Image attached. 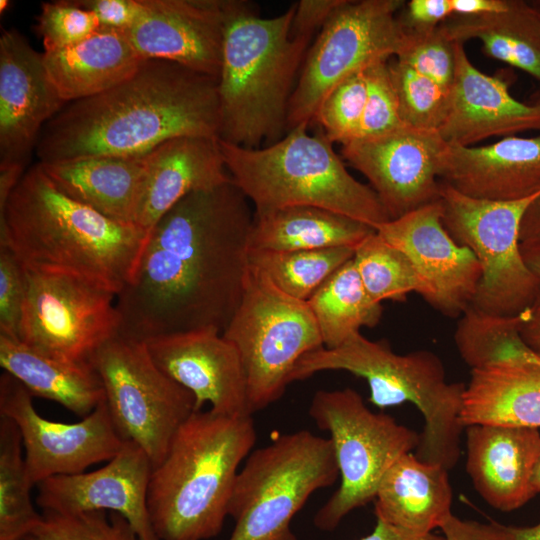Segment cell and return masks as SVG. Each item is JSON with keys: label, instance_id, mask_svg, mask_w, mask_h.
<instances>
[{"label": "cell", "instance_id": "6da1fadb", "mask_svg": "<svg viewBox=\"0 0 540 540\" xmlns=\"http://www.w3.org/2000/svg\"><path fill=\"white\" fill-rule=\"evenodd\" d=\"M253 221L233 181L178 201L149 232L133 281L116 297L119 334L145 342L205 328L222 333L242 297Z\"/></svg>", "mask_w": 540, "mask_h": 540}, {"label": "cell", "instance_id": "7a4b0ae2", "mask_svg": "<svg viewBox=\"0 0 540 540\" xmlns=\"http://www.w3.org/2000/svg\"><path fill=\"white\" fill-rule=\"evenodd\" d=\"M218 79L176 62L144 59L127 80L68 102L43 127L40 163L143 156L183 136L219 139Z\"/></svg>", "mask_w": 540, "mask_h": 540}, {"label": "cell", "instance_id": "3957f363", "mask_svg": "<svg viewBox=\"0 0 540 540\" xmlns=\"http://www.w3.org/2000/svg\"><path fill=\"white\" fill-rule=\"evenodd\" d=\"M148 236L64 194L38 162L0 211V242L25 268L79 276L116 295L133 281Z\"/></svg>", "mask_w": 540, "mask_h": 540}, {"label": "cell", "instance_id": "277c9868", "mask_svg": "<svg viewBox=\"0 0 540 540\" xmlns=\"http://www.w3.org/2000/svg\"><path fill=\"white\" fill-rule=\"evenodd\" d=\"M223 7L219 139L245 148L269 145L287 129L294 78L312 38L291 32L295 4L270 18L246 1L224 0Z\"/></svg>", "mask_w": 540, "mask_h": 540}, {"label": "cell", "instance_id": "5b68a950", "mask_svg": "<svg viewBox=\"0 0 540 540\" xmlns=\"http://www.w3.org/2000/svg\"><path fill=\"white\" fill-rule=\"evenodd\" d=\"M255 442L252 415H190L151 472L147 506L159 540H208L222 531L239 466Z\"/></svg>", "mask_w": 540, "mask_h": 540}, {"label": "cell", "instance_id": "8992f818", "mask_svg": "<svg viewBox=\"0 0 540 540\" xmlns=\"http://www.w3.org/2000/svg\"><path fill=\"white\" fill-rule=\"evenodd\" d=\"M327 370L364 378L370 388L369 401L379 408L405 402L415 405L424 419L415 456L449 471L457 464L466 385L447 381L438 355L429 350L397 354L388 342L372 341L357 332L338 347H322L302 356L290 383Z\"/></svg>", "mask_w": 540, "mask_h": 540}, {"label": "cell", "instance_id": "52a82bcc", "mask_svg": "<svg viewBox=\"0 0 540 540\" xmlns=\"http://www.w3.org/2000/svg\"><path fill=\"white\" fill-rule=\"evenodd\" d=\"M300 124L278 141L245 148L219 139L233 183L262 214L290 206L328 209L374 230L390 220L377 194L347 170L321 129Z\"/></svg>", "mask_w": 540, "mask_h": 540}, {"label": "cell", "instance_id": "ba28073f", "mask_svg": "<svg viewBox=\"0 0 540 540\" xmlns=\"http://www.w3.org/2000/svg\"><path fill=\"white\" fill-rule=\"evenodd\" d=\"M339 477L330 438L308 430L283 434L255 449L239 470L228 507V540H297L290 524L317 490Z\"/></svg>", "mask_w": 540, "mask_h": 540}, {"label": "cell", "instance_id": "9c48e42d", "mask_svg": "<svg viewBox=\"0 0 540 540\" xmlns=\"http://www.w3.org/2000/svg\"><path fill=\"white\" fill-rule=\"evenodd\" d=\"M309 416L329 432L341 477L313 518L317 529L333 531L350 512L374 501L386 472L417 448L420 434L386 413L372 412L351 388L316 391Z\"/></svg>", "mask_w": 540, "mask_h": 540}, {"label": "cell", "instance_id": "30bf717a", "mask_svg": "<svg viewBox=\"0 0 540 540\" xmlns=\"http://www.w3.org/2000/svg\"><path fill=\"white\" fill-rule=\"evenodd\" d=\"M222 335L239 352L252 415L281 398L302 356L324 347L307 302L283 293L250 264L240 303Z\"/></svg>", "mask_w": 540, "mask_h": 540}, {"label": "cell", "instance_id": "8fae6325", "mask_svg": "<svg viewBox=\"0 0 540 540\" xmlns=\"http://www.w3.org/2000/svg\"><path fill=\"white\" fill-rule=\"evenodd\" d=\"M538 193L517 201H491L466 196L441 181L443 224L457 243L474 253L481 265L473 308L513 316L530 308L535 301L540 280L522 256L520 224Z\"/></svg>", "mask_w": 540, "mask_h": 540}, {"label": "cell", "instance_id": "7c38bea8", "mask_svg": "<svg viewBox=\"0 0 540 540\" xmlns=\"http://www.w3.org/2000/svg\"><path fill=\"white\" fill-rule=\"evenodd\" d=\"M90 362L102 381L117 432L140 446L152 467L157 466L178 429L196 411L194 395L155 364L144 341L118 334Z\"/></svg>", "mask_w": 540, "mask_h": 540}, {"label": "cell", "instance_id": "4fadbf2b", "mask_svg": "<svg viewBox=\"0 0 540 540\" xmlns=\"http://www.w3.org/2000/svg\"><path fill=\"white\" fill-rule=\"evenodd\" d=\"M403 0H343L308 49L288 108L287 129L311 124L323 99L346 78L397 56L406 31Z\"/></svg>", "mask_w": 540, "mask_h": 540}, {"label": "cell", "instance_id": "5bb4252c", "mask_svg": "<svg viewBox=\"0 0 540 540\" xmlns=\"http://www.w3.org/2000/svg\"><path fill=\"white\" fill-rule=\"evenodd\" d=\"M24 269L23 343L50 358L85 363L120 333L112 291L79 276Z\"/></svg>", "mask_w": 540, "mask_h": 540}, {"label": "cell", "instance_id": "9a60e30c", "mask_svg": "<svg viewBox=\"0 0 540 540\" xmlns=\"http://www.w3.org/2000/svg\"><path fill=\"white\" fill-rule=\"evenodd\" d=\"M32 395L13 376H0V416L15 422L23 442L27 473L36 486L59 475L85 472L91 465L107 462L122 448L105 400L89 415L74 423L42 417Z\"/></svg>", "mask_w": 540, "mask_h": 540}, {"label": "cell", "instance_id": "2e32d148", "mask_svg": "<svg viewBox=\"0 0 540 540\" xmlns=\"http://www.w3.org/2000/svg\"><path fill=\"white\" fill-rule=\"evenodd\" d=\"M341 146L342 158L368 179L390 220L439 199L447 142L438 131L406 125Z\"/></svg>", "mask_w": 540, "mask_h": 540}, {"label": "cell", "instance_id": "e0dca14e", "mask_svg": "<svg viewBox=\"0 0 540 540\" xmlns=\"http://www.w3.org/2000/svg\"><path fill=\"white\" fill-rule=\"evenodd\" d=\"M440 199L379 225L375 231L412 262L427 288L425 301L443 315L472 304L482 269L474 253L446 230Z\"/></svg>", "mask_w": 540, "mask_h": 540}, {"label": "cell", "instance_id": "ac0fdd59", "mask_svg": "<svg viewBox=\"0 0 540 540\" xmlns=\"http://www.w3.org/2000/svg\"><path fill=\"white\" fill-rule=\"evenodd\" d=\"M152 468L145 451L125 441L120 451L97 470L54 476L38 483L36 503L42 512H115L130 523L140 540H159L147 506Z\"/></svg>", "mask_w": 540, "mask_h": 540}, {"label": "cell", "instance_id": "d6986e66", "mask_svg": "<svg viewBox=\"0 0 540 540\" xmlns=\"http://www.w3.org/2000/svg\"><path fill=\"white\" fill-rule=\"evenodd\" d=\"M66 102L37 52L16 29L0 36V166L26 167L45 124Z\"/></svg>", "mask_w": 540, "mask_h": 540}, {"label": "cell", "instance_id": "ffe728a7", "mask_svg": "<svg viewBox=\"0 0 540 540\" xmlns=\"http://www.w3.org/2000/svg\"><path fill=\"white\" fill-rule=\"evenodd\" d=\"M145 343L155 364L194 395L196 411L209 404L212 412L221 415H252L239 352L220 331H185Z\"/></svg>", "mask_w": 540, "mask_h": 540}, {"label": "cell", "instance_id": "44dd1931", "mask_svg": "<svg viewBox=\"0 0 540 540\" xmlns=\"http://www.w3.org/2000/svg\"><path fill=\"white\" fill-rule=\"evenodd\" d=\"M134 24L123 30L143 59H164L219 77L224 0H140Z\"/></svg>", "mask_w": 540, "mask_h": 540}, {"label": "cell", "instance_id": "7402d4cb", "mask_svg": "<svg viewBox=\"0 0 540 540\" xmlns=\"http://www.w3.org/2000/svg\"><path fill=\"white\" fill-rule=\"evenodd\" d=\"M455 71L446 117L438 132L452 144L473 146L491 137L540 131V108L512 96L504 78L480 71L464 43L455 42Z\"/></svg>", "mask_w": 540, "mask_h": 540}, {"label": "cell", "instance_id": "603a6c76", "mask_svg": "<svg viewBox=\"0 0 540 540\" xmlns=\"http://www.w3.org/2000/svg\"><path fill=\"white\" fill-rule=\"evenodd\" d=\"M466 471L491 507L514 511L537 494L532 477L540 454L537 428L474 424L466 429Z\"/></svg>", "mask_w": 540, "mask_h": 540}, {"label": "cell", "instance_id": "cb8c5ba5", "mask_svg": "<svg viewBox=\"0 0 540 540\" xmlns=\"http://www.w3.org/2000/svg\"><path fill=\"white\" fill-rule=\"evenodd\" d=\"M442 182L476 199L517 201L540 191V134L508 136L483 146L447 142Z\"/></svg>", "mask_w": 540, "mask_h": 540}, {"label": "cell", "instance_id": "d4e9b609", "mask_svg": "<svg viewBox=\"0 0 540 540\" xmlns=\"http://www.w3.org/2000/svg\"><path fill=\"white\" fill-rule=\"evenodd\" d=\"M219 139L183 136L145 155L135 224L148 233L183 197L232 182Z\"/></svg>", "mask_w": 540, "mask_h": 540}, {"label": "cell", "instance_id": "484cf974", "mask_svg": "<svg viewBox=\"0 0 540 540\" xmlns=\"http://www.w3.org/2000/svg\"><path fill=\"white\" fill-rule=\"evenodd\" d=\"M143 61L123 30L103 26L77 44L43 51L47 74L66 103L112 89Z\"/></svg>", "mask_w": 540, "mask_h": 540}, {"label": "cell", "instance_id": "4316f807", "mask_svg": "<svg viewBox=\"0 0 540 540\" xmlns=\"http://www.w3.org/2000/svg\"><path fill=\"white\" fill-rule=\"evenodd\" d=\"M449 470L401 456L382 478L374 499L376 519L418 534L432 533L452 514Z\"/></svg>", "mask_w": 540, "mask_h": 540}, {"label": "cell", "instance_id": "83f0119b", "mask_svg": "<svg viewBox=\"0 0 540 540\" xmlns=\"http://www.w3.org/2000/svg\"><path fill=\"white\" fill-rule=\"evenodd\" d=\"M38 163L54 185L70 198L109 219L135 224L145 155L94 156Z\"/></svg>", "mask_w": 540, "mask_h": 540}, {"label": "cell", "instance_id": "f1b7e54d", "mask_svg": "<svg viewBox=\"0 0 540 540\" xmlns=\"http://www.w3.org/2000/svg\"><path fill=\"white\" fill-rule=\"evenodd\" d=\"M461 422L540 428V363L508 362L471 370Z\"/></svg>", "mask_w": 540, "mask_h": 540}, {"label": "cell", "instance_id": "f546056e", "mask_svg": "<svg viewBox=\"0 0 540 540\" xmlns=\"http://www.w3.org/2000/svg\"><path fill=\"white\" fill-rule=\"evenodd\" d=\"M0 365L32 395L57 402L84 418L104 400L105 391L91 362L50 358L18 338L0 335Z\"/></svg>", "mask_w": 540, "mask_h": 540}, {"label": "cell", "instance_id": "4dcf8cb0", "mask_svg": "<svg viewBox=\"0 0 540 540\" xmlns=\"http://www.w3.org/2000/svg\"><path fill=\"white\" fill-rule=\"evenodd\" d=\"M374 231L346 215L315 206H290L255 214L249 250L299 251L356 248Z\"/></svg>", "mask_w": 540, "mask_h": 540}, {"label": "cell", "instance_id": "1f68e13d", "mask_svg": "<svg viewBox=\"0 0 540 540\" xmlns=\"http://www.w3.org/2000/svg\"><path fill=\"white\" fill-rule=\"evenodd\" d=\"M442 28L453 42L480 40L491 58L520 69L540 82V8L511 0L507 10L484 15H453Z\"/></svg>", "mask_w": 540, "mask_h": 540}, {"label": "cell", "instance_id": "d6a6232c", "mask_svg": "<svg viewBox=\"0 0 540 540\" xmlns=\"http://www.w3.org/2000/svg\"><path fill=\"white\" fill-rule=\"evenodd\" d=\"M325 348L341 345L362 327H375L383 313L367 293L353 258L335 271L306 301Z\"/></svg>", "mask_w": 540, "mask_h": 540}, {"label": "cell", "instance_id": "836d02e7", "mask_svg": "<svg viewBox=\"0 0 540 540\" xmlns=\"http://www.w3.org/2000/svg\"><path fill=\"white\" fill-rule=\"evenodd\" d=\"M528 309L518 315L503 316L470 306L461 315L454 341L471 370L508 362L540 363V353L530 348L521 334Z\"/></svg>", "mask_w": 540, "mask_h": 540}, {"label": "cell", "instance_id": "e575fe53", "mask_svg": "<svg viewBox=\"0 0 540 540\" xmlns=\"http://www.w3.org/2000/svg\"><path fill=\"white\" fill-rule=\"evenodd\" d=\"M32 487L20 431L14 421L0 416V540H24L40 523Z\"/></svg>", "mask_w": 540, "mask_h": 540}, {"label": "cell", "instance_id": "d590c367", "mask_svg": "<svg viewBox=\"0 0 540 540\" xmlns=\"http://www.w3.org/2000/svg\"><path fill=\"white\" fill-rule=\"evenodd\" d=\"M355 248L270 251L250 249L249 264L260 269L283 293L307 301L343 264Z\"/></svg>", "mask_w": 540, "mask_h": 540}, {"label": "cell", "instance_id": "8d00e7d4", "mask_svg": "<svg viewBox=\"0 0 540 540\" xmlns=\"http://www.w3.org/2000/svg\"><path fill=\"white\" fill-rule=\"evenodd\" d=\"M353 261L367 293L376 303L403 302L411 292L427 297V288L409 258L375 230L355 248Z\"/></svg>", "mask_w": 540, "mask_h": 540}, {"label": "cell", "instance_id": "74e56055", "mask_svg": "<svg viewBox=\"0 0 540 540\" xmlns=\"http://www.w3.org/2000/svg\"><path fill=\"white\" fill-rule=\"evenodd\" d=\"M388 66L404 124L438 131L447 114L450 90L396 58L389 59Z\"/></svg>", "mask_w": 540, "mask_h": 540}, {"label": "cell", "instance_id": "f35d334b", "mask_svg": "<svg viewBox=\"0 0 540 540\" xmlns=\"http://www.w3.org/2000/svg\"><path fill=\"white\" fill-rule=\"evenodd\" d=\"M41 514V521L32 534L41 540H140L130 523L115 512Z\"/></svg>", "mask_w": 540, "mask_h": 540}, {"label": "cell", "instance_id": "ab89813d", "mask_svg": "<svg viewBox=\"0 0 540 540\" xmlns=\"http://www.w3.org/2000/svg\"><path fill=\"white\" fill-rule=\"evenodd\" d=\"M366 69L333 88L315 114L313 122L333 143L342 145L359 136L367 98Z\"/></svg>", "mask_w": 540, "mask_h": 540}, {"label": "cell", "instance_id": "60d3db41", "mask_svg": "<svg viewBox=\"0 0 540 540\" xmlns=\"http://www.w3.org/2000/svg\"><path fill=\"white\" fill-rule=\"evenodd\" d=\"M398 61L450 90L455 71L452 40L442 26L427 30H406Z\"/></svg>", "mask_w": 540, "mask_h": 540}, {"label": "cell", "instance_id": "b9f144b4", "mask_svg": "<svg viewBox=\"0 0 540 540\" xmlns=\"http://www.w3.org/2000/svg\"><path fill=\"white\" fill-rule=\"evenodd\" d=\"M100 26L92 12L70 0H61L42 3L35 30L42 38L44 51H49L77 44Z\"/></svg>", "mask_w": 540, "mask_h": 540}, {"label": "cell", "instance_id": "7bdbcfd3", "mask_svg": "<svg viewBox=\"0 0 540 540\" xmlns=\"http://www.w3.org/2000/svg\"><path fill=\"white\" fill-rule=\"evenodd\" d=\"M388 61H377L366 69L367 98L358 138L379 136L406 126L401 118Z\"/></svg>", "mask_w": 540, "mask_h": 540}, {"label": "cell", "instance_id": "ee69618b", "mask_svg": "<svg viewBox=\"0 0 540 540\" xmlns=\"http://www.w3.org/2000/svg\"><path fill=\"white\" fill-rule=\"evenodd\" d=\"M25 294L24 266L13 250L0 242V335L18 338Z\"/></svg>", "mask_w": 540, "mask_h": 540}, {"label": "cell", "instance_id": "f6af8a7d", "mask_svg": "<svg viewBox=\"0 0 540 540\" xmlns=\"http://www.w3.org/2000/svg\"><path fill=\"white\" fill-rule=\"evenodd\" d=\"M74 5L92 12L103 27L126 30L137 20L140 0H70Z\"/></svg>", "mask_w": 540, "mask_h": 540}, {"label": "cell", "instance_id": "bcb514c9", "mask_svg": "<svg viewBox=\"0 0 540 540\" xmlns=\"http://www.w3.org/2000/svg\"><path fill=\"white\" fill-rule=\"evenodd\" d=\"M399 20L406 30H427L440 26L453 16L450 0H410Z\"/></svg>", "mask_w": 540, "mask_h": 540}, {"label": "cell", "instance_id": "7dc6e473", "mask_svg": "<svg viewBox=\"0 0 540 540\" xmlns=\"http://www.w3.org/2000/svg\"><path fill=\"white\" fill-rule=\"evenodd\" d=\"M440 529L445 540H512L506 525L464 520L453 513Z\"/></svg>", "mask_w": 540, "mask_h": 540}, {"label": "cell", "instance_id": "c3c4849f", "mask_svg": "<svg viewBox=\"0 0 540 540\" xmlns=\"http://www.w3.org/2000/svg\"><path fill=\"white\" fill-rule=\"evenodd\" d=\"M343 0H301L295 4L291 32L313 37Z\"/></svg>", "mask_w": 540, "mask_h": 540}, {"label": "cell", "instance_id": "681fc988", "mask_svg": "<svg viewBox=\"0 0 540 540\" xmlns=\"http://www.w3.org/2000/svg\"><path fill=\"white\" fill-rule=\"evenodd\" d=\"M359 540H445V537L433 532L427 534L414 533L381 519H376L373 531Z\"/></svg>", "mask_w": 540, "mask_h": 540}, {"label": "cell", "instance_id": "f907efd6", "mask_svg": "<svg viewBox=\"0 0 540 540\" xmlns=\"http://www.w3.org/2000/svg\"><path fill=\"white\" fill-rule=\"evenodd\" d=\"M453 15L473 16L502 12L511 0H450Z\"/></svg>", "mask_w": 540, "mask_h": 540}, {"label": "cell", "instance_id": "816d5d0a", "mask_svg": "<svg viewBox=\"0 0 540 540\" xmlns=\"http://www.w3.org/2000/svg\"><path fill=\"white\" fill-rule=\"evenodd\" d=\"M521 244L540 245V192L526 208L520 224Z\"/></svg>", "mask_w": 540, "mask_h": 540}, {"label": "cell", "instance_id": "f5cc1de1", "mask_svg": "<svg viewBox=\"0 0 540 540\" xmlns=\"http://www.w3.org/2000/svg\"><path fill=\"white\" fill-rule=\"evenodd\" d=\"M521 334L526 344L540 353V291L528 309L527 319L522 326Z\"/></svg>", "mask_w": 540, "mask_h": 540}, {"label": "cell", "instance_id": "db71d44e", "mask_svg": "<svg viewBox=\"0 0 540 540\" xmlns=\"http://www.w3.org/2000/svg\"><path fill=\"white\" fill-rule=\"evenodd\" d=\"M25 168L21 165L0 166V211L25 174Z\"/></svg>", "mask_w": 540, "mask_h": 540}, {"label": "cell", "instance_id": "11a10c76", "mask_svg": "<svg viewBox=\"0 0 540 540\" xmlns=\"http://www.w3.org/2000/svg\"><path fill=\"white\" fill-rule=\"evenodd\" d=\"M521 253L529 269L540 280V245L521 244Z\"/></svg>", "mask_w": 540, "mask_h": 540}, {"label": "cell", "instance_id": "9f6ffc18", "mask_svg": "<svg viewBox=\"0 0 540 540\" xmlns=\"http://www.w3.org/2000/svg\"><path fill=\"white\" fill-rule=\"evenodd\" d=\"M512 540H540V521L532 526H507Z\"/></svg>", "mask_w": 540, "mask_h": 540}, {"label": "cell", "instance_id": "6f0895ef", "mask_svg": "<svg viewBox=\"0 0 540 540\" xmlns=\"http://www.w3.org/2000/svg\"><path fill=\"white\" fill-rule=\"evenodd\" d=\"M532 486L536 494L540 493V454L533 473Z\"/></svg>", "mask_w": 540, "mask_h": 540}, {"label": "cell", "instance_id": "680465c9", "mask_svg": "<svg viewBox=\"0 0 540 540\" xmlns=\"http://www.w3.org/2000/svg\"><path fill=\"white\" fill-rule=\"evenodd\" d=\"M11 2L8 0H1L0 1V11L1 13L5 12L7 7L10 6Z\"/></svg>", "mask_w": 540, "mask_h": 540}, {"label": "cell", "instance_id": "91938a15", "mask_svg": "<svg viewBox=\"0 0 540 540\" xmlns=\"http://www.w3.org/2000/svg\"><path fill=\"white\" fill-rule=\"evenodd\" d=\"M535 4L540 8V4L538 2H535ZM535 106H537L538 108H540V96L538 97V99L536 100L535 103H533Z\"/></svg>", "mask_w": 540, "mask_h": 540}, {"label": "cell", "instance_id": "94428289", "mask_svg": "<svg viewBox=\"0 0 540 540\" xmlns=\"http://www.w3.org/2000/svg\"><path fill=\"white\" fill-rule=\"evenodd\" d=\"M24 540H41V539L35 535H30L26 537Z\"/></svg>", "mask_w": 540, "mask_h": 540}]
</instances>
